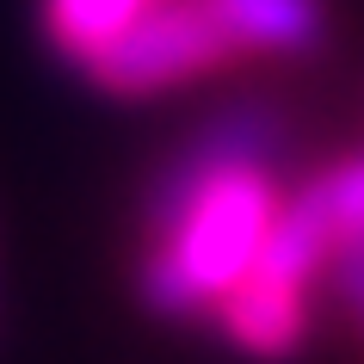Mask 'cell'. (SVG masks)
<instances>
[{
    "instance_id": "obj_7",
    "label": "cell",
    "mask_w": 364,
    "mask_h": 364,
    "mask_svg": "<svg viewBox=\"0 0 364 364\" xmlns=\"http://www.w3.org/2000/svg\"><path fill=\"white\" fill-rule=\"evenodd\" d=\"M149 0H43V38L56 43L68 62H87L142 13Z\"/></svg>"
},
{
    "instance_id": "obj_2",
    "label": "cell",
    "mask_w": 364,
    "mask_h": 364,
    "mask_svg": "<svg viewBox=\"0 0 364 364\" xmlns=\"http://www.w3.org/2000/svg\"><path fill=\"white\" fill-rule=\"evenodd\" d=\"M235 56L241 50L210 13V0H149L87 62V75H93V87H105L117 99H142V93H161V87H186V80L210 75Z\"/></svg>"
},
{
    "instance_id": "obj_9",
    "label": "cell",
    "mask_w": 364,
    "mask_h": 364,
    "mask_svg": "<svg viewBox=\"0 0 364 364\" xmlns=\"http://www.w3.org/2000/svg\"><path fill=\"white\" fill-rule=\"evenodd\" d=\"M327 272H333V296H340L346 321L364 333V241H352V247H333Z\"/></svg>"
},
{
    "instance_id": "obj_6",
    "label": "cell",
    "mask_w": 364,
    "mask_h": 364,
    "mask_svg": "<svg viewBox=\"0 0 364 364\" xmlns=\"http://www.w3.org/2000/svg\"><path fill=\"white\" fill-rule=\"evenodd\" d=\"M210 13L235 38V50L259 56H315L327 43L321 0H210Z\"/></svg>"
},
{
    "instance_id": "obj_5",
    "label": "cell",
    "mask_w": 364,
    "mask_h": 364,
    "mask_svg": "<svg viewBox=\"0 0 364 364\" xmlns=\"http://www.w3.org/2000/svg\"><path fill=\"white\" fill-rule=\"evenodd\" d=\"M327 259H333V223H327L321 186L309 179L303 192H290L284 204H278V216H272L266 247H259L253 272H259V278H278V284L309 290L327 272Z\"/></svg>"
},
{
    "instance_id": "obj_3",
    "label": "cell",
    "mask_w": 364,
    "mask_h": 364,
    "mask_svg": "<svg viewBox=\"0 0 364 364\" xmlns=\"http://www.w3.org/2000/svg\"><path fill=\"white\" fill-rule=\"evenodd\" d=\"M272 149H284V112H278L272 99H235V105H223L216 117H204V124L167 154V167L154 173L149 204H142L149 235L179 210V198L192 192L204 173L229 167V161H272Z\"/></svg>"
},
{
    "instance_id": "obj_1",
    "label": "cell",
    "mask_w": 364,
    "mask_h": 364,
    "mask_svg": "<svg viewBox=\"0 0 364 364\" xmlns=\"http://www.w3.org/2000/svg\"><path fill=\"white\" fill-rule=\"evenodd\" d=\"M278 204L284 192L272 179V161H229V167L204 173L179 198V210L149 235V253L136 266L142 309L167 315V321L210 315L253 272Z\"/></svg>"
},
{
    "instance_id": "obj_4",
    "label": "cell",
    "mask_w": 364,
    "mask_h": 364,
    "mask_svg": "<svg viewBox=\"0 0 364 364\" xmlns=\"http://www.w3.org/2000/svg\"><path fill=\"white\" fill-rule=\"evenodd\" d=\"M216 321H223V333H229L241 352H253V358H290V352L309 340V290L247 272V278L216 303Z\"/></svg>"
},
{
    "instance_id": "obj_8",
    "label": "cell",
    "mask_w": 364,
    "mask_h": 364,
    "mask_svg": "<svg viewBox=\"0 0 364 364\" xmlns=\"http://www.w3.org/2000/svg\"><path fill=\"white\" fill-rule=\"evenodd\" d=\"M321 198H327V223H333V247L364 241V149L340 154L333 167H321Z\"/></svg>"
}]
</instances>
